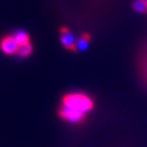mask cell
Instances as JSON below:
<instances>
[{
	"label": "cell",
	"instance_id": "6da1fadb",
	"mask_svg": "<svg viewBox=\"0 0 147 147\" xmlns=\"http://www.w3.org/2000/svg\"><path fill=\"white\" fill-rule=\"evenodd\" d=\"M62 105L87 114L94 108V101L90 96L81 93L68 94L62 99Z\"/></svg>",
	"mask_w": 147,
	"mask_h": 147
},
{
	"label": "cell",
	"instance_id": "7a4b0ae2",
	"mask_svg": "<svg viewBox=\"0 0 147 147\" xmlns=\"http://www.w3.org/2000/svg\"><path fill=\"white\" fill-rule=\"evenodd\" d=\"M58 114L62 119L72 123H81L85 119V115H86L79 111L74 110L72 108L66 107L64 105L59 108Z\"/></svg>",
	"mask_w": 147,
	"mask_h": 147
},
{
	"label": "cell",
	"instance_id": "3957f363",
	"mask_svg": "<svg viewBox=\"0 0 147 147\" xmlns=\"http://www.w3.org/2000/svg\"><path fill=\"white\" fill-rule=\"evenodd\" d=\"M60 36H61V42H62L63 46L65 47L66 49H68L70 51H73V52L78 51V48H76V41L68 28H65V27L61 28Z\"/></svg>",
	"mask_w": 147,
	"mask_h": 147
},
{
	"label": "cell",
	"instance_id": "277c9868",
	"mask_svg": "<svg viewBox=\"0 0 147 147\" xmlns=\"http://www.w3.org/2000/svg\"><path fill=\"white\" fill-rule=\"evenodd\" d=\"M0 46H1V50L3 53L7 55H13L16 54L17 50H18L19 45L17 44V42L14 40V38L13 36H6L1 40V43H0Z\"/></svg>",
	"mask_w": 147,
	"mask_h": 147
},
{
	"label": "cell",
	"instance_id": "5b68a950",
	"mask_svg": "<svg viewBox=\"0 0 147 147\" xmlns=\"http://www.w3.org/2000/svg\"><path fill=\"white\" fill-rule=\"evenodd\" d=\"M13 37L14 38V40L16 41L19 46L26 43H30V37H29L27 33H25L24 31H18L16 33H14Z\"/></svg>",
	"mask_w": 147,
	"mask_h": 147
},
{
	"label": "cell",
	"instance_id": "8992f818",
	"mask_svg": "<svg viewBox=\"0 0 147 147\" xmlns=\"http://www.w3.org/2000/svg\"><path fill=\"white\" fill-rule=\"evenodd\" d=\"M32 52H33V46H32V44L30 42V43L20 45L18 47V50H17L16 55H19L20 57H27L32 54Z\"/></svg>",
	"mask_w": 147,
	"mask_h": 147
},
{
	"label": "cell",
	"instance_id": "52a82bcc",
	"mask_svg": "<svg viewBox=\"0 0 147 147\" xmlns=\"http://www.w3.org/2000/svg\"><path fill=\"white\" fill-rule=\"evenodd\" d=\"M90 40H91V36L89 34H82V36L78 39V41H76V48L78 50H81V51H84L88 47V44H89Z\"/></svg>",
	"mask_w": 147,
	"mask_h": 147
},
{
	"label": "cell",
	"instance_id": "ba28073f",
	"mask_svg": "<svg viewBox=\"0 0 147 147\" xmlns=\"http://www.w3.org/2000/svg\"><path fill=\"white\" fill-rule=\"evenodd\" d=\"M133 7L135 10L137 11H139V13H145V11H147L146 5L142 0H136L133 4Z\"/></svg>",
	"mask_w": 147,
	"mask_h": 147
},
{
	"label": "cell",
	"instance_id": "9c48e42d",
	"mask_svg": "<svg viewBox=\"0 0 147 147\" xmlns=\"http://www.w3.org/2000/svg\"><path fill=\"white\" fill-rule=\"evenodd\" d=\"M142 1L145 3V5H146V8H147V0H142Z\"/></svg>",
	"mask_w": 147,
	"mask_h": 147
}]
</instances>
